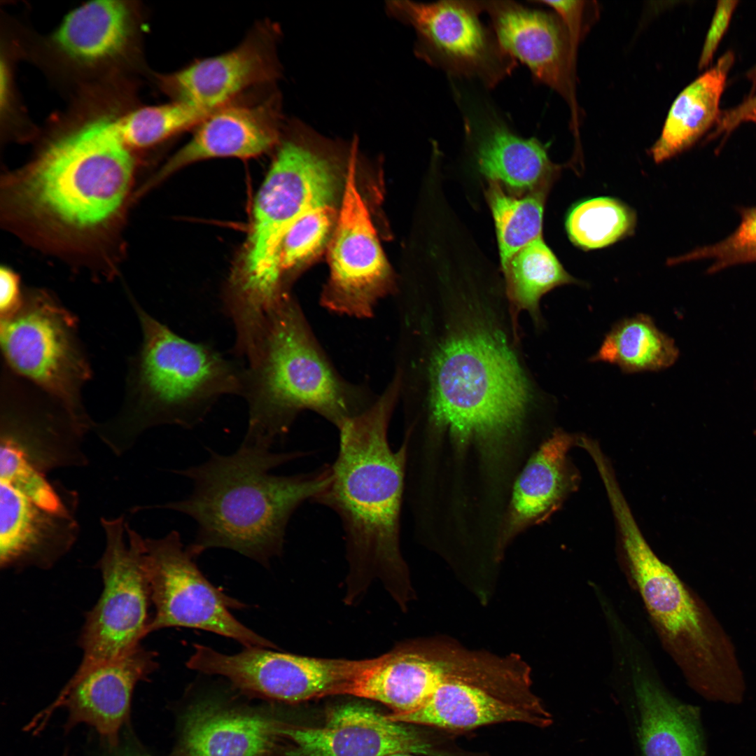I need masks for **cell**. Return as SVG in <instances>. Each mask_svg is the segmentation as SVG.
Instances as JSON below:
<instances>
[{
  "mask_svg": "<svg viewBox=\"0 0 756 756\" xmlns=\"http://www.w3.org/2000/svg\"><path fill=\"white\" fill-rule=\"evenodd\" d=\"M461 666L458 654L447 643L410 644L365 659L338 694L376 701L393 713H407L424 704L440 685L458 673Z\"/></svg>",
  "mask_w": 756,
  "mask_h": 756,
  "instance_id": "21",
  "label": "cell"
},
{
  "mask_svg": "<svg viewBox=\"0 0 756 756\" xmlns=\"http://www.w3.org/2000/svg\"><path fill=\"white\" fill-rule=\"evenodd\" d=\"M734 58L732 52H726L714 67L678 94L660 137L650 149L655 162H662L687 150L718 121L720 99Z\"/></svg>",
  "mask_w": 756,
  "mask_h": 756,
  "instance_id": "29",
  "label": "cell"
},
{
  "mask_svg": "<svg viewBox=\"0 0 756 756\" xmlns=\"http://www.w3.org/2000/svg\"><path fill=\"white\" fill-rule=\"evenodd\" d=\"M0 412V470L47 475L89 464L84 439L91 430L50 397L29 398L5 382Z\"/></svg>",
  "mask_w": 756,
  "mask_h": 756,
  "instance_id": "17",
  "label": "cell"
},
{
  "mask_svg": "<svg viewBox=\"0 0 756 756\" xmlns=\"http://www.w3.org/2000/svg\"><path fill=\"white\" fill-rule=\"evenodd\" d=\"M451 85L465 141L480 173L516 195L548 193L561 168L550 160L547 146L517 134L480 92L461 80H452Z\"/></svg>",
  "mask_w": 756,
  "mask_h": 756,
  "instance_id": "16",
  "label": "cell"
},
{
  "mask_svg": "<svg viewBox=\"0 0 756 756\" xmlns=\"http://www.w3.org/2000/svg\"><path fill=\"white\" fill-rule=\"evenodd\" d=\"M608 500L629 572L687 684L712 701L739 704L746 682L732 638L706 603L653 552L622 491Z\"/></svg>",
  "mask_w": 756,
  "mask_h": 756,
  "instance_id": "7",
  "label": "cell"
},
{
  "mask_svg": "<svg viewBox=\"0 0 756 756\" xmlns=\"http://www.w3.org/2000/svg\"><path fill=\"white\" fill-rule=\"evenodd\" d=\"M151 603L155 614L148 634L169 627L208 631L232 638L246 648H274L275 645L242 624L231 608L245 606L212 585L185 548L179 532L145 538Z\"/></svg>",
  "mask_w": 756,
  "mask_h": 756,
  "instance_id": "12",
  "label": "cell"
},
{
  "mask_svg": "<svg viewBox=\"0 0 756 756\" xmlns=\"http://www.w3.org/2000/svg\"><path fill=\"white\" fill-rule=\"evenodd\" d=\"M386 756H415V755H414V754L409 753V752H393V753L388 754V755H387Z\"/></svg>",
  "mask_w": 756,
  "mask_h": 756,
  "instance_id": "43",
  "label": "cell"
},
{
  "mask_svg": "<svg viewBox=\"0 0 756 756\" xmlns=\"http://www.w3.org/2000/svg\"><path fill=\"white\" fill-rule=\"evenodd\" d=\"M755 99H756V95H755Z\"/></svg>",
  "mask_w": 756,
  "mask_h": 756,
  "instance_id": "45",
  "label": "cell"
},
{
  "mask_svg": "<svg viewBox=\"0 0 756 756\" xmlns=\"http://www.w3.org/2000/svg\"><path fill=\"white\" fill-rule=\"evenodd\" d=\"M134 30L132 13L124 2L92 1L71 11L52 40L69 59L93 65L120 55L130 43Z\"/></svg>",
  "mask_w": 756,
  "mask_h": 756,
  "instance_id": "28",
  "label": "cell"
},
{
  "mask_svg": "<svg viewBox=\"0 0 756 756\" xmlns=\"http://www.w3.org/2000/svg\"><path fill=\"white\" fill-rule=\"evenodd\" d=\"M280 29L274 22H258L233 49L190 63L158 77L172 101L207 113L249 90L270 88L280 78L277 55Z\"/></svg>",
  "mask_w": 756,
  "mask_h": 756,
  "instance_id": "18",
  "label": "cell"
},
{
  "mask_svg": "<svg viewBox=\"0 0 756 756\" xmlns=\"http://www.w3.org/2000/svg\"><path fill=\"white\" fill-rule=\"evenodd\" d=\"M503 48L534 80L570 97L573 45L558 15L514 1H481Z\"/></svg>",
  "mask_w": 756,
  "mask_h": 756,
  "instance_id": "24",
  "label": "cell"
},
{
  "mask_svg": "<svg viewBox=\"0 0 756 756\" xmlns=\"http://www.w3.org/2000/svg\"><path fill=\"white\" fill-rule=\"evenodd\" d=\"M79 533L76 516L48 512L0 486L1 568H50L71 550Z\"/></svg>",
  "mask_w": 756,
  "mask_h": 756,
  "instance_id": "25",
  "label": "cell"
},
{
  "mask_svg": "<svg viewBox=\"0 0 756 756\" xmlns=\"http://www.w3.org/2000/svg\"><path fill=\"white\" fill-rule=\"evenodd\" d=\"M63 756H68V755H67V753H66V752H65V753H64V754L63 755Z\"/></svg>",
  "mask_w": 756,
  "mask_h": 756,
  "instance_id": "44",
  "label": "cell"
},
{
  "mask_svg": "<svg viewBox=\"0 0 756 756\" xmlns=\"http://www.w3.org/2000/svg\"><path fill=\"white\" fill-rule=\"evenodd\" d=\"M285 123L276 90L247 101L239 97L206 115L193 128L189 141L168 160L160 176L205 159L262 155L279 143Z\"/></svg>",
  "mask_w": 756,
  "mask_h": 756,
  "instance_id": "22",
  "label": "cell"
},
{
  "mask_svg": "<svg viewBox=\"0 0 756 756\" xmlns=\"http://www.w3.org/2000/svg\"><path fill=\"white\" fill-rule=\"evenodd\" d=\"M336 218L332 204L311 209L286 231L280 247L282 272L316 255L323 246Z\"/></svg>",
  "mask_w": 756,
  "mask_h": 756,
  "instance_id": "35",
  "label": "cell"
},
{
  "mask_svg": "<svg viewBox=\"0 0 756 756\" xmlns=\"http://www.w3.org/2000/svg\"><path fill=\"white\" fill-rule=\"evenodd\" d=\"M74 315L44 292L23 298L1 317L0 344L6 365L92 430L81 391L92 373Z\"/></svg>",
  "mask_w": 756,
  "mask_h": 756,
  "instance_id": "9",
  "label": "cell"
},
{
  "mask_svg": "<svg viewBox=\"0 0 756 756\" xmlns=\"http://www.w3.org/2000/svg\"><path fill=\"white\" fill-rule=\"evenodd\" d=\"M756 122V103L752 104H741L736 108L724 113L719 117L718 125L710 136L715 137L721 134H727L742 122Z\"/></svg>",
  "mask_w": 756,
  "mask_h": 756,
  "instance_id": "40",
  "label": "cell"
},
{
  "mask_svg": "<svg viewBox=\"0 0 756 756\" xmlns=\"http://www.w3.org/2000/svg\"><path fill=\"white\" fill-rule=\"evenodd\" d=\"M578 437L556 430L529 459L514 487L501 544L547 519L578 489L580 475L568 452Z\"/></svg>",
  "mask_w": 756,
  "mask_h": 756,
  "instance_id": "26",
  "label": "cell"
},
{
  "mask_svg": "<svg viewBox=\"0 0 756 756\" xmlns=\"http://www.w3.org/2000/svg\"><path fill=\"white\" fill-rule=\"evenodd\" d=\"M209 113L187 104L169 103L138 108L117 118V127L126 146L147 148L189 129Z\"/></svg>",
  "mask_w": 756,
  "mask_h": 756,
  "instance_id": "34",
  "label": "cell"
},
{
  "mask_svg": "<svg viewBox=\"0 0 756 756\" xmlns=\"http://www.w3.org/2000/svg\"><path fill=\"white\" fill-rule=\"evenodd\" d=\"M110 749L112 750L110 756H150L134 745L129 743V741L124 744H120L119 742L117 746Z\"/></svg>",
  "mask_w": 756,
  "mask_h": 756,
  "instance_id": "41",
  "label": "cell"
},
{
  "mask_svg": "<svg viewBox=\"0 0 756 756\" xmlns=\"http://www.w3.org/2000/svg\"><path fill=\"white\" fill-rule=\"evenodd\" d=\"M399 396L391 383L374 402L338 429L339 447L330 479L313 500L335 513L344 532L351 577L398 580L410 588L400 547L406 491V447L393 449L390 421Z\"/></svg>",
  "mask_w": 756,
  "mask_h": 756,
  "instance_id": "3",
  "label": "cell"
},
{
  "mask_svg": "<svg viewBox=\"0 0 756 756\" xmlns=\"http://www.w3.org/2000/svg\"><path fill=\"white\" fill-rule=\"evenodd\" d=\"M134 307L142 340L130 364L127 397L115 416L92 430L116 456L154 427H195L220 398L242 389L244 369L209 344L177 335L139 304Z\"/></svg>",
  "mask_w": 756,
  "mask_h": 756,
  "instance_id": "5",
  "label": "cell"
},
{
  "mask_svg": "<svg viewBox=\"0 0 756 756\" xmlns=\"http://www.w3.org/2000/svg\"><path fill=\"white\" fill-rule=\"evenodd\" d=\"M104 550L97 567L103 590L87 613L78 638L83 651L75 673H83L140 645L148 634L151 602L145 538L125 515L101 517Z\"/></svg>",
  "mask_w": 756,
  "mask_h": 756,
  "instance_id": "10",
  "label": "cell"
},
{
  "mask_svg": "<svg viewBox=\"0 0 756 756\" xmlns=\"http://www.w3.org/2000/svg\"><path fill=\"white\" fill-rule=\"evenodd\" d=\"M485 195L493 218L503 265L520 249L542 237L547 193L516 195L498 183L488 181Z\"/></svg>",
  "mask_w": 756,
  "mask_h": 756,
  "instance_id": "32",
  "label": "cell"
},
{
  "mask_svg": "<svg viewBox=\"0 0 756 756\" xmlns=\"http://www.w3.org/2000/svg\"><path fill=\"white\" fill-rule=\"evenodd\" d=\"M156 654L141 645L110 661L74 673L56 699L27 726L38 732L59 708L67 710L66 730L77 724L94 728L109 748L120 742L136 685L156 669Z\"/></svg>",
  "mask_w": 756,
  "mask_h": 756,
  "instance_id": "19",
  "label": "cell"
},
{
  "mask_svg": "<svg viewBox=\"0 0 756 756\" xmlns=\"http://www.w3.org/2000/svg\"><path fill=\"white\" fill-rule=\"evenodd\" d=\"M636 216L622 201L597 197L576 203L567 214L565 227L577 247L594 250L608 246L633 234Z\"/></svg>",
  "mask_w": 756,
  "mask_h": 756,
  "instance_id": "33",
  "label": "cell"
},
{
  "mask_svg": "<svg viewBox=\"0 0 756 756\" xmlns=\"http://www.w3.org/2000/svg\"><path fill=\"white\" fill-rule=\"evenodd\" d=\"M552 8L566 26L573 45L577 43L583 31V15L586 6L582 1H533Z\"/></svg>",
  "mask_w": 756,
  "mask_h": 756,
  "instance_id": "38",
  "label": "cell"
},
{
  "mask_svg": "<svg viewBox=\"0 0 756 756\" xmlns=\"http://www.w3.org/2000/svg\"><path fill=\"white\" fill-rule=\"evenodd\" d=\"M470 304L459 312L444 335L410 361L407 373L419 375L429 427L488 452L519 429L531 393L505 334Z\"/></svg>",
  "mask_w": 756,
  "mask_h": 756,
  "instance_id": "2",
  "label": "cell"
},
{
  "mask_svg": "<svg viewBox=\"0 0 756 756\" xmlns=\"http://www.w3.org/2000/svg\"><path fill=\"white\" fill-rule=\"evenodd\" d=\"M386 7L414 29L416 55L451 80L492 89L517 66L491 27L482 22L481 1H391Z\"/></svg>",
  "mask_w": 756,
  "mask_h": 756,
  "instance_id": "11",
  "label": "cell"
},
{
  "mask_svg": "<svg viewBox=\"0 0 756 756\" xmlns=\"http://www.w3.org/2000/svg\"><path fill=\"white\" fill-rule=\"evenodd\" d=\"M247 360L241 393L248 409L244 444L272 449L305 410L338 429L371 405L337 375L288 297L270 314Z\"/></svg>",
  "mask_w": 756,
  "mask_h": 756,
  "instance_id": "6",
  "label": "cell"
},
{
  "mask_svg": "<svg viewBox=\"0 0 756 756\" xmlns=\"http://www.w3.org/2000/svg\"><path fill=\"white\" fill-rule=\"evenodd\" d=\"M531 683L529 667L511 655L495 668L453 677L416 709L388 717L452 731L511 722L547 727L552 716L533 692Z\"/></svg>",
  "mask_w": 756,
  "mask_h": 756,
  "instance_id": "13",
  "label": "cell"
},
{
  "mask_svg": "<svg viewBox=\"0 0 756 756\" xmlns=\"http://www.w3.org/2000/svg\"><path fill=\"white\" fill-rule=\"evenodd\" d=\"M748 77L753 82L754 85L756 83V66L750 70L748 74Z\"/></svg>",
  "mask_w": 756,
  "mask_h": 756,
  "instance_id": "42",
  "label": "cell"
},
{
  "mask_svg": "<svg viewBox=\"0 0 756 756\" xmlns=\"http://www.w3.org/2000/svg\"><path fill=\"white\" fill-rule=\"evenodd\" d=\"M501 268L514 335L520 311H528L538 322L539 302L545 294L564 285H583L565 270L542 237L517 251Z\"/></svg>",
  "mask_w": 756,
  "mask_h": 756,
  "instance_id": "31",
  "label": "cell"
},
{
  "mask_svg": "<svg viewBox=\"0 0 756 756\" xmlns=\"http://www.w3.org/2000/svg\"><path fill=\"white\" fill-rule=\"evenodd\" d=\"M323 140L298 120L285 125L277 153L257 194L241 272L227 298L238 317L258 321L286 295L281 290L280 247L291 225L316 206L331 204L337 189Z\"/></svg>",
  "mask_w": 756,
  "mask_h": 756,
  "instance_id": "8",
  "label": "cell"
},
{
  "mask_svg": "<svg viewBox=\"0 0 756 756\" xmlns=\"http://www.w3.org/2000/svg\"><path fill=\"white\" fill-rule=\"evenodd\" d=\"M116 119L98 117L63 134L18 175L9 200L23 221L64 242L85 241L110 228L134 169Z\"/></svg>",
  "mask_w": 756,
  "mask_h": 756,
  "instance_id": "4",
  "label": "cell"
},
{
  "mask_svg": "<svg viewBox=\"0 0 756 756\" xmlns=\"http://www.w3.org/2000/svg\"><path fill=\"white\" fill-rule=\"evenodd\" d=\"M679 354L674 340L650 316L638 314L616 322L589 361L615 365L626 374L657 372L673 365Z\"/></svg>",
  "mask_w": 756,
  "mask_h": 756,
  "instance_id": "30",
  "label": "cell"
},
{
  "mask_svg": "<svg viewBox=\"0 0 756 756\" xmlns=\"http://www.w3.org/2000/svg\"><path fill=\"white\" fill-rule=\"evenodd\" d=\"M740 223L735 230L723 240L696 248L678 258L675 262L707 259L712 264L707 274H713L736 265L756 262V206L738 209Z\"/></svg>",
  "mask_w": 756,
  "mask_h": 756,
  "instance_id": "36",
  "label": "cell"
},
{
  "mask_svg": "<svg viewBox=\"0 0 756 756\" xmlns=\"http://www.w3.org/2000/svg\"><path fill=\"white\" fill-rule=\"evenodd\" d=\"M307 455L241 443L228 455L210 450L202 463L173 471L192 482L188 497L141 508L171 510L192 518L196 536L187 547L195 557L211 548H225L268 566L282 553L293 514L312 501L330 479V464L289 475L271 473Z\"/></svg>",
  "mask_w": 756,
  "mask_h": 756,
  "instance_id": "1",
  "label": "cell"
},
{
  "mask_svg": "<svg viewBox=\"0 0 756 756\" xmlns=\"http://www.w3.org/2000/svg\"><path fill=\"white\" fill-rule=\"evenodd\" d=\"M617 694L635 756H706L699 709L645 668L631 666Z\"/></svg>",
  "mask_w": 756,
  "mask_h": 756,
  "instance_id": "20",
  "label": "cell"
},
{
  "mask_svg": "<svg viewBox=\"0 0 756 756\" xmlns=\"http://www.w3.org/2000/svg\"><path fill=\"white\" fill-rule=\"evenodd\" d=\"M289 741L284 756H386L404 752L433 755L413 729L358 704L332 710L320 727H281Z\"/></svg>",
  "mask_w": 756,
  "mask_h": 756,
  "instance_id": "23",
  "label": "cell"
},
{
  "mask_svg": "<svg viewBox=\"0 0 756 756\" xmlns=\"http://www.w3.org/2000/svg\"><path fill=\"white\" fill-rule=\"evenodd\" d=\"M281 727L262 715L200 702L184 718L175 756H269Z\"/></svg>",
  "mask_w": 756,
  "mask_h": 756,
  "instance_id": "27",
  "label": "cell"
},
{
  "mask_svg": "<svg viewBox=\"0 0 756 756\" xmlns=\"http://www.w3.org/2000/svg\"><path fill=\"white\" fill-rule=\"evenodd\" d=\"M738 1H719L702 48L699 69L706 67L725 33Z\"/></svg>",
  "mask_w": 756,
  "mask_h": 756,
  "instance_id": "37",
  "label": "cell"
},
{
  "mask_svg": "<svg viewBox=\"0 0 756 756\" xmlns=\"http://www.w3.org/2000/svg\"><path fill=\"white\" fill-rule=\"evenodd\" d=\"M23 297L20 288L18 276L10 269L2 267L0 270V314L1 317L13 313L20 306Z\"/></svg>",
  "mask_w": 756,
  "mask_h": 756,
  "instance_id": "39",
  "label": "cell"
},
{
  "mask_svg": "<svg viewBox=\"0 0 756 756\" xmlns=\"http://www.w3.org/2000/svg\"><path fill=\"white\" fill-rule=\"evenodd\" d=\"M363 662L300 656L260 647L226 654L195 644L186 665L204 673L222 676L251 694L293 703L337 695Z\"/></svg>",
  "mask_w": 756,
  "mask_h": 756,
  "instance_id": "15",
  "label": "cell"
},
{
  "mask_svg": "<svg viewBox=\"0 0 756 756\" xmlns=\"http://www.w3.org/2000/svg\"><path fill=\"white\" fill-rule=\"evenodd\" d=\"M358 140L354 139L329 248V279L321 303L336 314L368 318L388 293L391 281L370 214L358 188Z\"/></svg>",
  "mask_w": 756,
  "mask_h": 756,
  "instance_id": "14",
  "label": "cell"
}]
</instances>
